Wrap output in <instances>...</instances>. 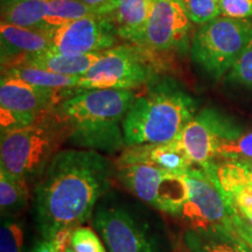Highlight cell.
Wrapping results in <instances>:
<instances>
[{
	"label": "cell",
	"mask_w": 252,
	"mask_h": 252,
	"mask_svg": "<svg viewBox=\"0 0 252 252\" xmlns=\"http://www.w3.org/2000/svg\"><path fill=\"white\" fill-rule=\"evenodd\" d=\"M213 166L214 163L207 169L194 166L185 173L188 198L178 217L187 223L188 229L238 239V215L220 188Z\"/></svg>",
	"instance_id": "obj_5"
},
{
	"label": "cell",
	"mask_w": 252,
	"mask_h": 252,
	"mask_svg": "<svg viewBox=\"0 0 252 252\" xmlns=\"http://www.w3.org/2000/svg\"><path fill=\"white\" fill-rule=\"evenodd\" d=\"M71 248L76 252H108L105 244L89 226H78L71 234Z\"/></svg>",
	"instance_id": "obj_28"
},
{
	"label": "cell",
	"mask_w": 252,
	"mask_h": 252,
	"mask_svg": "<svg viewBox=\"0 0 252 252\" xmlns=\"http://www.w3.org/2000/svg\"><path fill=\"white\" fill-rule=\"evenodd\" d=\"M30 184L0 168V212L1 216H17L28 206Z\"/></svg>",
	"instance_id": "obj_22"
},
{
	"label": "cell",
	"mask_w": 252,
	"mask_h": 252,
	"mask_svg": "<svg viewBox=\"0 0 252 252\" xmlns=\"http://www.w3.org/2000/svg\"><path fill=\"white\" fill-rule=\"evenodd\" d=\"M93 225L108 252H158L145 225L124 208H100L94 213Z\"/></svg>",
	"instance_id": "obj_13"
},
{
	"label": "cell",
	"mask_w": 252,
	"mask_h": 252,
	"mask_svg": "<svg viewBox=\"0 0 252 252\" xmlns=\"http://www.w3.org/2000/svg\"><path fill=\"white\" fill-rule=\"evenodd\" d=\"M241 134L237 126L222 113L207 108L197 112L186 125L178 140L191 162L207 169L215 162L220 145Z\"/></svg>",
	"instance_id": "obj_10"
},
{
	"label": "cell",
	"mask_w": 252,
	"mask_h": 252,
	"mask_svg": "<svg viewBox=\"0 0 252 252\" xmlns=\"http://www.w3.org/2000/svg\"><path fill=\"white\" fill-rule=\"evenodd\" d=\"M234 162L236 167H237L238 172L242 174V176H243L245 180L252 186V163L241 162V161H234Z\"/></svg>",
	"instance_id": "obj_33"
},
{
	"label": "cell",
	"mask_w": 252,
	"mask_h": 252,
	"mask_svg": "<svg viewBox=\"0 0 252 252\" xmlns=\"http://www.w3.org/2000/svg\"><path fill=\"white\" fill-rule=\"evenodd\" d=\"M18 1H24V0H1V6L13 4V2H18Z\"/></svg>",
	"instance_id": "obj_35"
},
{
	"label": "cell",
	"mask_w": 252,
	"mask_h": 252,
	"mask_svg": "<svg viewBox=\"0 0 252 252\" xmlns=\"http://www.w3.org/2000/svg\"><path fill=\"white\" fill-rule=\"evenodd\" d=\"M132 163L154 166L181 175L195 166L182 149L178 138L169 143L126 146L118 157L116 166Z\"/></svg>",
	"instance_id": "obj_14"
},
{
	"label": "cell",
	"mask_w": 252,
	"mask_h": 252,
	"mask_svg": "<svg viewBox=\"0 0 252 252\" xmlns=\"http://www.w3.org/2000/svg\"><path fill=\"white\" fill-rule=\"evenodd\" d=\"M174 252H188L187 249L185 248V245L182 244V242H176L175 248H174Z\"/></svg>",
	"instance_id": "obj_34"
},
{
	"label": "cell",
	"mask_w": 252,
	"mask_h": 252,
	"mask_svg": "<svg viewBox=\"0 0 252 252\" xmlns=\"http://www.w3.org/2000/svg\"><path fill=\"white\" fill-rule=\"evenodd\" d=\"M181 242L188 252H248L247 245L238 239L188 228L182 232Z\"/></svg>",
	"instance_id": "obj_20"
},
{
	"label": "cell",
	"mask_w": 252,
	"mask_h": 252,
	"mask_svg": "<svg viewBox=\"0 0 252 252\" xmlns=\"http://www.w3.org/2000/svg\"><path fill=\"white\" fill-rule=\"evenodd\" d=\"M84 4L90 6L99 15H108L117 5L118 0H81Z\"/></svg>",
	"instance_id": "obj_31"
},
{
	"label": "cell",
	"mask_w": 252,
	"mask_h": 252,
	"mask_svg": "<svg viewBox=\"0 0 252 252\" xmlns=\"http://www.w3.org/2000/svg\"><path fill=\"white\" fill-rule=\"evenodd\" d=\"M180 2L194 24L204 25L222 15L220 0H180Z\"/></svg>",
	"instance_id": "obj_26"
},
{
	"label": "cell",
	"mask_w": 252,
	"mask_h": 252,
	"mask_svg": "<svg viewBox=\"0 0 252 252\" xmlns=\"http://www.w3.org/2000/svg\"><path fill=\"white\" fill-rule=\"evenodd\" d=\"M99 58V53L94 54H62L53 50L39 53L24 59L15 65H31L39 69L68 75V76H83ZM13 65V67H15ZM5 70V69H4Z\"/></svg>",
	"instance_id": "obj_18"
},
{
	"label": "cell",
	"mask_w": 252,
	"mask_h": 252,
	"mask_svg": "<svg viewBox=\"0 0 252 252\" xmlns=\"http://www.w3.org/2000/svg\"><path fill=\"white\" fill-rule=\"evenodd\" d=\"M220 13L231 19L252 17V0H220Z\"/></svg>",
	"instance_id": "obj_29"
},
{
	"label": "cell",
	"mask_w": 252,
	"mask_h": 252,
	"mask_svg": "<svg viewBox=\"0 0 252 252\" xmlns=\"http://www.w3.org/2000/svg\"><path fill=\"white\" fill-rule=\"evenodd\" d=\"M112 163L94 150H61L35 184L32 207L43 239L72 232L94 216L99 198L111 187Z\"/></svg>",
	"instance_id": "obj_1"
},
{
	"label": "cell",
	"mask_w": 252,
	"mask_h": 252,
	"mask_svg": "<svg viewBox=\"0 0 252 252\" xmlns=\"http://www.w3.org/2000/svg\"><path fill=\"white\" fill-rule=\"evenodd\" d=\"M190 19L180 0H154L140 45L138 46L158 64L162 54L186 46Z\"/></svg>",
	"instance_id": "obj_11"
},
{
	"label": "cell",
	"mask_w": 252,
	"mask_h": 252,
	"mask_svg": "<svg viewBox=\"0 0 252 252\" xmlns=\"http://www.w3.org/2000/svg\"><path fill=\"white\" fill-rule=\"evenodd\" d=\"M31 252H59V250L52 241H47V239L42 238L34 244Z\"/></svg>",
	"instance_id": "obj_32"
},
{
	"label": "cell",
	"mask_w": 252,
	"mask_h": 252,
	"mask_svg": "<svg viewBox=\"0 0 252 252\" xmlns=\"http://www.w3.org/2000/svg\"><path fill=\"white\" fill-rule=\"evenodd\" d=\"M48 0H24L1 6V23L32 30H50L46 24Z\"/></svg>",
	"instance_id": "obj_19"
},
{
	"label": "cell",
	"mask_w": 252,
	"mask_h": 252,
	"mask_svg": "<svg viewBox=\"0 0 252 252\" xmlns=\"http://www.w3.org/2000/svg\"><path fill=\"white\" fill-rule=\"evenodd\" d=\"M81 89H47L19 78L1 75L0 126L2 131L30 126L54 111L56 106Z\"/></svg>",
	"instance_id": "obj_8"
},
{
	"label": "cell",
	"mask_w": 252,
	"mask_h": 252,
	"mask_svg": "<svg viewBox=\"0 0 252 252\" xmlns=\"http://www.w3.org/2000/svg\"><path fill=\"white\" fill-rule=\"evenodd\" d=\"M64 252H76V251H75L74 249H72L71 247H69V248L65 249V251H64Z\"/></svg>",
	"instance_id": "obj_36"
},
{
	"label": "cell",
	"mask_w": 252,
	"mask_h": 252,
	"mask_svg": "<svg viewBox=\"0 0 252 252\" xmlns=\"http://www.w3.org/2000/svg\"><path fill=\"white\" fill-rule=\"evenodd\" d=\"M24 223L15 216H4L0 229V252H24Z\"/></svg>",
	"instance_id": "obj_25"
},
{
	"label": "cell",
	"mask_w": 252,
	"mask_h": 252,
	"mask_svg": "<svg viewBox=\"0 0 252 252\" xmlns=\"http://www.w3.org/2000/svg\"><path fill=\"white\" fill-rule=\"evenodd\" d=\"M216 159L252 163V132L223 141L217 149Z\"/></svg>",
	"instance_id": "obj_24"
},
{
	"label": "cell",
	"mask_w": 252,
	"mask_h": 252,
	"mask_svg": "<svg viewBox=\"0 0 252 252\" xmlns=\"http://www.w3.org/2000/svg\"><path fill=\"white\" fill-rule=\"evenodd\" d=\"M50 50L62 54H94L113 48L121 40L106 15H91L49 32Z\"/></svg>",
	"instance_id": "obj_12"
},
{
	"label": "cell",
	"mask_w": 252,
	"mask_h": 252,
	"mask_svg": "<svg viewBox=\"0 0 252 252\" xmlns=\"http://www.w3.org/2000/svg\"><path fill=\"white\" fill-rule=\"evenodd\" d=\"M116 178L130 193L159 212L178 217L188 198L184 174L132 163L116 166Z\"/></svg>",
	"instance_id": "obj_9"
},
{
	"label": "cell",
	"mask_w": 252,
	"mask_h": 252,
	"mask_svg": "<svg viewBox=\"0 0 252 252\" xmlns=\"http://www.w3.org/2000/svg\"><path fill=\"white\" fill-rule=\"evenodd\" d=\"M91 15H99L81 0H48L46 24L55 28Z\"/></svg>",
	"instance_id": "obj_23"
},
{
	"label": "cell",
	"mask_w": 252,
	"mask_h": 252,
	"mask_svg": "<svg viewBox=\"0 0 252 252\" xmlns=\"http://www.w3.org/2000/svg\"><path fill=\"white\" fill-rule=\"evenodd\" d=\"M154 0H118L108 17L115 25L119 39L139 46L152 11Z\"/></svg>",
	"instance_id": "obj_16"
},
{
	"label": "cell",
	"mask_w": 252,
	"mask_h": 252,
	"mask_svg": "<svg viewBox=\"0 0 252 252\" xmlns=\"http://www.w3.org/2000/svg\"><path fill=\"white\" fill-rule=\"evenodd\" d=\"M1 75L19 78L31 86L47 89H71L78 88L81 76H68V75L56 74V72L39 69L31 65H15L1 70Z\"/></svg>",
	"instance_id": "obj_21"
},
{
	"label": "cell",
	"mask_w": 252,
	"mask_h": 252,
	"mask_svg": "<svg viewBox=\"0 0 252 252\" xmlns=\"http://www.w3.org/2000/svg\"><path fill=\"white\" fill-rule=\"evenodd\" d=\"M50 30H32L1 23V70L13 67L28 56L50 50Z\"/></svg>",
	"instance_id": "obj_15"
},
{
	"label": "cell",
	"mask_w": 252,
	"mask_h": 252,
	"mask_svg": "<svg viewBox=\"0 0 252 252\" xmlns=\"http://www.w3.org/2000/svg\"><path fill=\"white\" fill-rule=\"evenodd\" d=\"M158 64L137 46L121 45L99 53L83 76L80 89L135 90L158 77Z\"/></svg>",
	"instance_id": "obj_7"
},
{
	"label": "cell",
	"mask_w": 252,
	"mask_h": 252,
	"mask_svg": "<svg viewBox=\"0 0 252 252\" xmlns=\"http://www.w3.org/2000/svg\"><path fill=\"white\" fill-rule=\"evenodd\" d=\"M228 80L238 86L252 89V35L247 47L229 71Z\"/></svg>",
	"instance_id": "obj_27"
},
{
	"label": "cell",
	"mask_w": 252,
	"mask_h": 252,
	"mask_svg": "<svg viewBox=\"0 0 252 252\" xmlns=\"http://www.w3.org/2000/svg\"><path fill=\"white\" fill-rule=\"evenodd\" d=\"M197 102L171 77H157L132 104L123 123L126 146L175 140L195 117Z\"/></svg>",
	"instance_id": "obj_3"
},
{
	"label": "cell",
	"mask_w": 252,
	"mask_h": 252,
	"mask_svg": "<svg viewBox=\"0 0 252 252\" xmlns=\"http://www.w3.org/2000/svg\"><path fill=\"white\" fill-rule=\"evenodd\" d=\"M213 169L230 206L252 226V186L238 172L234 161L214 162Z\"/></svg>",
	"instance_id": "obj_17"
},
{
	"label": "cell",
	"mask_w": 252,
	"mask_h": 252,
	"mask_svg": "<svg viewBox=\"0 0 252 252\" xmlns=\"http://www.w3.org/2000/svg\"><path fill=\"white\" fill-rule=\"evenodd\" d=\"M252 35V23L248 19L220 15L201 25L191 40V60L214 80L231 70Z\"/></svg>",
	"instance_id": "obj_6"
},
{
	"label": "cell",
	"mask_w": 252,
	"mask_h": 252,
	"mask_svg": "<svg viewBox=\"0 0 252 252\" xmlns=\"http://www.w3.org/2000/svg\"><path fill=\"white\" fill-rule=\"evenodd\" d=\"M236 232L239 241H242L247 245L248 252H252V226L249 223L238 216L237 223H236Z\"/></svg>",
	"instance_id": "obj_30"
},
{
	"label": "cell",
	"mask_w": 252,
	"mask_h": 252,
	"mask_svg": "<svg viewBox=\"0 0 252 252\" xmlns=\"http://www.w3.org/2000/svg\"><path fill=\"white\" fill-rule=\"evenodd\" d=\"M70 131L54 111L30 126L2 131L0 140V168L28 184H36Z\"/></svg>",
	"instance_id": "obj_4"
},
{
	"label": "cell",
	"mask_w": 252,
	"mask_h": 252,
	"mask_svg": "<svg viewBox=\"0 0 252 252\" xmlns=\"http://www.w3.org/2000/svg\"><path fill=\"white\" fill-rule=\"evenodd\" d=\"M133 90L81 89L55 108L78 149L115 154L126 147L123 123L137 99Z\"/></svg>",
	"instance_id": "obj_2"
}]
</instances>
